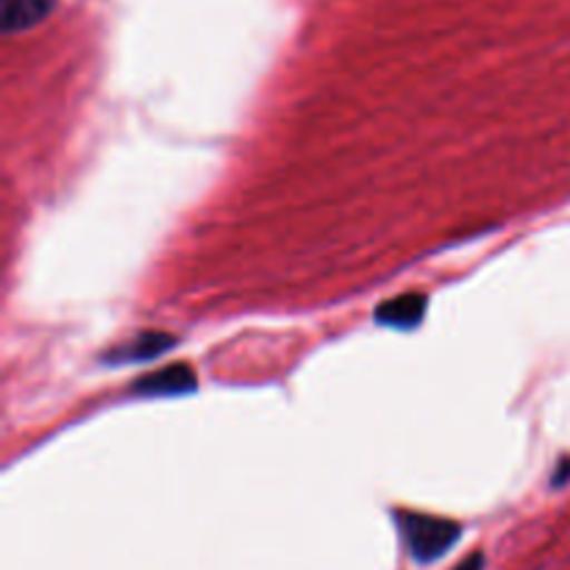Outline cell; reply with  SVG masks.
<instances>
[{
    "instance_id": "7a4b0ae2",
    "label": "cell",
    "mask_w": 570,
    "mask_h": 570,
    "mask_svg": "<svg viewBox=\"0 0 570 570\" xmlns=\"http://www.w3.org/2000/svg\"><path fill=\"white\" fill-rule=\"evenodd\" d=\"M176 345V337L167 332H159V328H150V332H139L137 337L128 340V343L115 345V348L106 351L100 356L104 365H139V362H150L156 356L167 354V351Z\"/></svg>"
},
{
    "instance_id": "5b68a950",
    "label": "cell",
    "mask_w": 570,
    "mask_h": 570,
    "mask_svg": "<svg viewBox=\"0 0 570 570\" xmlns=\"http://www.w3.org/2000/svg\"><path fill=\"white\" fill-rule=\"evenodd\" d=\"M56 9V0H0V28L6 37L28 31L48 20Z\"/></svg>"
},
{
    "instance_id": "52a82bcc",
    "label": "cell",
    "mask_w": 570,
    "mask_h": 570,
    "mask_svg": "<svg viewBox=\"0 0 570 570\" xmlns=\"http://www.w3.org/2000/svg\"><path fill=\"white\" fill-rule=\"evenodd\" d=\"M454 570H484V554H471L468 560H462L460 566H456Z\"/></svg>"
},
{
    "instance_id": "3957f363",
    "label": "cell",
    "mask_w": 570,
    "mask_h": 570,
    "mask_svg": "<svg viewBox=\"0 0 570 570\" xmlns=\"http://www.w3.org/2000/svg\"><path fill=\"white\" fill-rule=\"evenodd\" d=\"M134 393L139 399H173V395H189L198 390V379H195L189 365H170L161 371L148 373L139 382H134Z\"/></svg>"
},
{
    "instance_id": "6da1fadb",
    "label": "cell",
    "mask_w": 570,
    "mask_h": 570,
    "mask_svg": "<svg viewBox=\"0 0 570 570\" xmlns=\"http://www.w3.org/2000/svg\"><path fill=\"white\" fill-rule=\"evenodd\" d=\"M395 523H399V532L404 538L406 551L412 554V560L423 562H438L440 557L449 554L462 538V527L456 521L438 515H421V512H395Z\"/></svg>"
},
{
    "instance_id": "8992f818",
    "label": "cell",
    "mask_w": 570,
    "mask_h": 570,
    "mask_svg": "<svg viewBox=\"0 0 570 570\" xmlns=\"http://www.w3.org/2000/svg\"><path fill=\"white\" fill-rule=\"evenodd\" d=\"M568 479H570V460H562L560 468H557L554 479H551V484H554V488H562V484H568Z\"/></svg>"
},
{
    "instance_id": "277c9868",
    "label": "cell",
    "mask_w": 570,
    "mask_h": 570,
    "mask_svg": "<svg viewBox=\"0 0 570 570\" xmlns=\"http://www.w3.org/2000/svg\"><path fill=\"white\" fill-rule=\"evenodd\" d=\"M426 295L421 293H404L395 295V298L384 301L376 309V323L387 328H401V332H412L415 326H421V321L426 317Z\"/></svg>"
}]
</instances>
